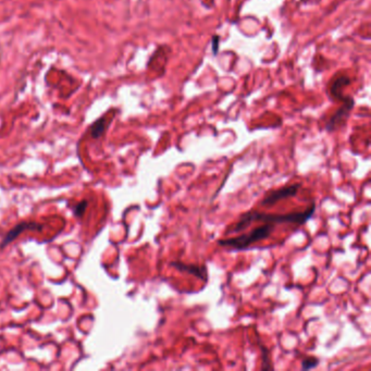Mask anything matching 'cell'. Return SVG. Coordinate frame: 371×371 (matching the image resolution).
<instances>
[{
  "label": "cell",
  "mask_w": 371,
  "mask_h": 371,
  "mask_svg": "<svg viewBox=\"0 0 371 371\" xmlns=\"http://www.w3.org/2000/svg\"><path fill=\"white\" fill-rule=\"evenodd\" d=\"M316 210L314 202L309 205L302 212H295L288 214H267L262 212L258 210H250L240 214L238 221H236L228 230L226 232V234L230 233H238L245 231L252 222H264V224H294L302 226L306 224V222L312 217Z\"/></svg>",
  "instance_id": "1"
},
{
  "label": "cell",
  "mask_w": 371,
  "mask_h": 371,
  "mask_svg": "<svg viewBox=\"0 0 371 371\" xmlns=\"http://www.w3.org/2000/svg\"><path fill=\"white\" fill-rule=\"evenodd\" d=\"M171 267L178 270L183 274H188L198 278L202 281L206 282L208 280L207 276V268L205 266H198L194 264H184L182 262H173L170 264Z\"/></svg>",
  "instance_id": "4"
},
{
  "label": "cell",
  "mask_w": 371,
  "mask_h": 371,
  "mask_svg": "<svg viewBox=\"0 0 371 371\" xmlns=\"http://www.w3.org/2000/svg\"><path fill=\"white\" fill-rule=\"evenodd\" d=\"M219 50V36L214 35L212 37V54H217Z\"/></svg>",
  "instance_id": "12"
},
{
  "label": "cell",
  "mask_w": 371,
  "mask_h": 371,
  "mask_svg": "<svg viewBox=\"0 0 371 371\" xmlns=\"http://www.w3.org/2000/svg\"><path fill=\"white\" fill-rule=\"evenodd\" d=\"M276 224H266L264 226H256L255 228L248 233L240 234L238 236L231 238H224V240H218V245L228 247V248H233L236 250H243L248 248L250 245L254 243H257L259 240L268 238L272 232L274 231Z\"/></svg>",
  "instance_id": "2"
},
{
  "label": "cell",
  "mask_w": 371,
  "mask_h": 371,
  "mask_svg": "<svg viewBox=\"0 0 371 371\" xmlns=\"http://www.w3.org/2000/svg\"><path fill=\"white\" fill-rule=\"evenodd\" d=\"M318 364H319V360L317 357H314V356L306 357L302 360V370L314 369V368H316Z\"/></svg>",
  "instance_id": "10"
},
{
  "label": "cell",
  "mask_w": 371,
  "mask_h": 371,
  "mask_svg": "<svg viewBox=\"0 0 371 371\" xmlns=\"http://www.w3.org/2000/svg\"><path fill=\"white\" fill-rule=\"evenodd\" d=\"M302 188V183H294L288 185L278 190H269L267 194L264 195V200L260 202V206L262 207H272L276 205V202L280 200L290 198V197H295L298 194V192Z\"/></svg>",
  "instance_id": "3"
},
{
  "label": "cell",
  "mask_w": 371,
  "mask_h": 371,
  "mask_svg": "<svg viewBox=\"0 0 371 371\" xmlns=\"http://www.w3.org/2000/svg\"><path fill=\"white\" fill-rule=\"evenodd\" d=\"M259 348H260V350H262V370L272 369L274 367H272V364H271L270 354H269L268 348H267V346H264V344H262V343H260V345H259Z\"/></svg>",
  "instance_id": "8"
},
{
  "label": "cell",
  "mask_w": 371,
  "mask_h": 371,
  "mask_svg": "<svg viewBox=\"0 0 371 371\" xmlns=\"http://www.w3.org/2000/svg\"><path fill=\"white\" fill-rule=\"evenodd\" d=\"M86 208H88V202L84 200L82 202H80L78 206H76V208H74V214L76 216H82L85 212Z\"/></svg>",
  "instance_id": "11"
},
{
  "label": "cell",
  "mask_w": 371,
  "mask_h": 371,
  "mask_svg": "<svg viewBox=\"0 0 371 371\" xmlns=\"http://www.w3.org/2000/svg\"><path fill=\"white\" fill-rule=\"evenodd\" d=\"M354 107V100L352 98H348V100H345V104H343L342 108H340L334 116H332V118L329 120L326 124V130L328 131H334L336 128H338L340 126L343 124L344 120L346 119V116H348L350 111L353 109Z\"/></svg>",
  "instance_id": "5"
},
{
  "label": "cell",
  "mask_w": 371,
  "mask_h": 371,
  "mask_svg": "<svg viewBox=\"0 0 371 371\" xmlns=\"http://www.w3.org/2000/svg\"><path fill=\"white\" fill-rule=\"evenodd\" d=\"M104 132V120L100 119L96 121L94 124L90 128V134L94 138H98Z\"/></svg>",
  "instance_id": "9"
},
{
  "label": "cell",
  "mask_w": 371,
  "mask_h": 371,
  "mask_svg": "<svg viewBox=\"0 0 371 371\" xmlns=\"http://www.w3.org/2000/svg\"><path fill=\"white\" fill-rule=\"evenodd\" d=\"M350 83V81L348 78H346V76L338 78L336 81H334V83L332 84V88H331L332 95L334 97H338V100H343L342 88H344V86L348 85Z\"/></svg>",
  "instance_id": "7"
},
{
  "label": "cell",
  "mask_w": 371,
  "mask_h": 371,
  "mask_svg": "<svg viewBox=\"0 0 371 371\" xmlns=\"http://www.w3.org/2000/svg\"><path fill=\"white\" fill-rule=\"evenodd\" d=\"M40 228V226H38L36 224H33V222L32 224H26V222H23V224H18V226H16L14 228H12V230L8 232V234L4 236L2 244H0V247H4L6 245L11 243L12 240H14L18 236V234H21L22 231L26 230V228L33 230V228Z\"/></svg>",
  "instance_id": "6"
}]
</instances>
